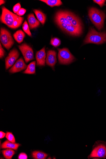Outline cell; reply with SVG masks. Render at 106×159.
<instances>
[{"label":"cell","mask_w":106,"mask_h":159,"mask_svg":"<svg viewBox=\"0 0 106 159\" xmlns=\"http://www.w3.org/2000/svg\"><path fill=\"white\" fill-rule=\"evenodd\" d=\"M0 40L2 45L8 50L11 48L14 44V41L11 33L4 28H1Z\"/></svg>","instance_id":"cell-6"},{"label":"cell","mask_w":106,"mask_h":159,"mask_svg":"<svg viewBox=\"0 0 106 159\" xmlns=\"http://www.w3.org/2000/svg\"><path fill=\"white\" fill-rule=\"evenodd\" d=\"M4 157L7 159H11L15 154V152L13 149H7L2 151Z\"/></svg>","instance_id":"cell-22"},{"label":"cell","mask_w":106,"mask_h":159,"mask_svg":"<svg viewBox=\"0 0 106 159\" xmlns=\"http://www.w3.org/2000/svg\"><path fill=\"white\" fill-rule=\"evenodd\" d=\"M42 2L51 7H58L62 5V3L60 0H41Z\"/></svg>","instance_id":"cell-20"},{"label":"cell","mask_w":106,"mask_h":159,"mask_svg":"<svg viewBox=\"0 0 106 159\" xmlns=\"http://www.w3.org/2000/svg\"><path fill=\"white\" fill-rule=\"evenodd\" d=\"M88 15L92 23L99 31L104 27L105 18V13L95 7H91L88 10Z\"/></svg>","instance_id":"cell-1"},{"label":"cell","mask_w":106,"mask_h":159,"mask_svg":"<svg viewBox=\"0 0 106 159\" xmlns=\"http://www.w3.org/2000/svg\"><path fill=\"white\" fill-rule=\"evenodd\" d=\"M13 36L15 40L19 44H20L23 42L25 36V34L22 31L19 30L15 33Z\"/></svg>","instance_id":"cell-19"},{"label":"cell","mask_w":106,"mask_h":159,"mask_svg":"<svg viewBox=\"0 0 106 159\" xmlns=\"http://www.w3.org/2000/svg\"><path fill=\"white\" fill-rule=\"evenodd\" d=\"M48 155L43 152L39 151H35L32 153V156L35 159H45Z\"/></svg>","instance_id":"cell-21"},{"label":"cell","mask_w":106,"mask_h":159,"mask_svg":"<svg viewBox=\"0 0 106 159\" xmlns=\"http://www.w3.org/2000/svg\"><path fill=\"white\" fill-rule=\"evenodd\" d=\"M74 26L83 30L82 25L80 19L72 12L67 11H59Z\"/></svg>","instance_id":"cell-8"},{"label":"cell","mask_w":106,"mask_h":159,"mask_svg":"<svg viewBox=\"0 0 106 159\" xmlns=\"http://www.w3.org/2000/svg\"><path fill=\"white\" fill-rule=\"evenodd\" d=\"M0 2H1V4H0L1 5L5 4V1H3V0H1V1H0Z\"/></svg>","instance_id":"cell-33"},{"label":"cell","mask_w":106,"mask_h":159,"mask_svg":"<svg viewBox=\"0 0 106 159\" xmlns=\"http://www.w3.org/2000/svg\"><path fill=\"white\" fill-rule=\"evenodd\" d=\"M57 52L53 50H49L47 52V56L45 62L47 64L53 68L57 62Z\"/></svg>","instance_id":"cell-12"},{"label":"cell","mask_w":106,"mask_h":159,"mask_svg":"<svg viewBox=\"0 0 106 159\" xmlns=\"http://www.w3.org/2000/svg\"><path fill=\"white\" fill-rule=\"evenodd\" d=\"M106 42V32H99L95 29L90 27L89 32L84 41V44L93 43L100 45Z\"/></svg>","instance_id":"cell-2"},{"label":"cell","mask_w":106,"mask_h":159,"mask_svg":"<svg viewBox=\"0 0 106 159\" xmlns=\"http://www.w3.org/2000/svg\"><path fill=\"white\" fill-rule=\"evenodd\" d=\"M27 66L25 63L22 57L10 69V73L12 74L18 73L26 69Z\"/></svg>","instance_id":"cell-11"},{"label":"cell","mask_w":106,"mask_h":159,"mask_svg":"<svg viewBox=\"0 0 106 159\" xmlns=\"http://www.w3.org/2000/svg\"><path fill=\"white\" fill-rule=\"evenodd\" d=\"M6 134L2 131L0 132V138L1 139H2L3 138L5 137V136H6Z\"/></svg>","instance_id":"cell-32"},{"label":"cell","mask_w":106,"mask_h":159,"mask_svg":"<svg viewBox=\"0 0 106 159\" xmlns=\"http://www.w3.org/2000/svg\"><path fill=\"white\" fill-rule=\"evenodd\" d=\"M5 51L2 47V44H1V47H0V57L2 59L5 56Z\"/></svg>","instance_id":"cell-30"},{"label":"cell","mask_w":106,"mask_h":159,"mask_svg":"<svg viewBox=\"0 0 106 159\" xmlns=\"http://www.w3.org/2000/svg\"><path fill=\"white\" fill-rule=\"evenodd\" d=\"M106 157V142L101 141H96L93 146L92 151L88 156L89 159Z\"/></svg>","instance_id":"cell-3"},{"label":"cell","mask_w":106,"mask_h":159,"mask_svg":"<svg viewBox=\"0 0 106 159\" xmlns=\"http://www.w3.org/2000/svg\"><path fill=\"white\" fill-rule=\"evenodd\" d=\"M19 48L26 63L34 59V52L31 47L25 43H23L21 45L19 46Z\"/></svg>","instance_id":"cell-9"},{"label":"cell","mask_w":106,"mask_h":159,"mask_svg":"<svg viewBox=\"0 0 106 159\" xmlns=\"http://www.w3.org/2000/svg\"><path fill=\"white\" fill-rule=\"evenodd\" d=\"M46 54L45 52V47H44L40 51L37 52L36 54L37 65L39 66H44L45 65Z\"/></svg>","instance_id":"cell-13"},{"label":"cell","mask_w":106,"mask_h":159,"mask_svg":"<svg viewBox=\"0 0 106 159\" xmlns=\"http://www.w3.org/2000/svg\"><path fill=\"white\" fill-rule=\"evenodd\" d=\"M20 55L18 51L13 49L10 51L8 56L5 59L6 68L7 70L11 67L18 59Z\"/></svg>","instance_id":"cell-10"},{"label":"cell","mask_w":106,"mask_h":159,"mask_svg":"<svg viewBox=\"0 0 106 159\" xmlns=\"http://www.w3.org/2000/svg\"><path fill=\"white\" fill-rule=\"evenodd\" d=\"M27 20L31 30L36 28L40 25L39 21L36 19L33 13L29 14L27 17Z\"/></svg>","instance_id":"cell-14"},{"label":"cell","mask_w":106,"mask_h":159,"mask_svg":"<svg viewBox=\"0 0 106 159\" xmlns=\"http://www.w3.org/2000/svg\"><path fill=\"white\" fill-rule=\"evenodd\" d=\"M26 11L25 9L23 8H21L16 14L19 16H22L24 15Z\"/></svg>","instance_id":"cell-29"},{"label":"cell","mask_w":106,"mask_h":159,"mask_svg":"<svg viewBox=\"0 0 106 159\" xmlns=\"http://www.w3.org/2000/svg\"><path fill=\"white\" fill-rule=\"evenodd\" d=\"M21 9V5L20 3H17L13 7V10L15 13H17Z\"/></svg>","instance_id":"cell-27"},{"label":"cell","mask_w":106,"mask_h":159,"mask_svg":"<svg viewBox=\"0 0 106 159\" xmlns=\"http://www.w3.org/2000/svg\"><path fill=\"white\" fill-rule=\"evenodd\" d=\"M22 28L24 32L28 36H32V34L30 32L28 25L26 20H25L23 25Z\"/></svg>","instance_id":"cell-25"},{"label":"cell","mask_w":106,"mask_h":159,"mask_svg":"<svg viewBox=\"0 0 106 159\" xmlns=\"http://www.w3.org/2000/svg\"><path fill=\"white\" fill-rule=\"evenodd\" d=\"M54 21L55 22H58L70 25H72L71 23L59 11L55 14Z\"/></svg>","instance_id":"cell-15"},{"label":"cell","mask_w":106,"mask_h":159,"mask_svg":"<svg viewBox=\"0 0 106 159\" xmlns=\"http://www.w3.org/2000/svg\"><path fill=\"white\" fill-rule=\"evenodd\" d=\"M93 1L98 4L101 7H102L104 6L106 1H104V0H94Z\"/></svg>","instance_id":"cell-28"},{"label":"cell","mask_w":106,"mask_h":159,"mask_svg":"<svg viewBox=\"0 0 106 159\" xmlns=\"http://www.w3.org/2000/svg\"><path fill=\"white\" fill-rule=\"evenodd\" d=\"M24 20V18L23 17L19 16L16 21H14L12 29H16L20 27L22 24Z\"/></svg>","instance_id":"cell-23"},{"label":"cell","mask_w":106,"mask_h":159,"mask_svg":"<svg viewBox=\"0 0 106 159\" xmlns=\"http://www.w3.org/2000/svg\"><path fill=\"white\" fill-rule=\"evenodd\" d=\"M27 155L24 153H20L18 156V159H27Z\"/></svg>","instance_id":"cell-31"},{"label":"cell","mask_w":106,"mask_h":159,"mask_svg":"<svg viewBox=\"0 0 106 159\" xmlns=\"http://www.w3.org/2000/svg\"><path fill=\"white\" fill-rule=\"evenodd\" d=\"M6 138L7 139L11 142L16 143V139L13 134L10 132H7L6 135Z\"/></svg>","instance_id":"cell-26"},{"label":"cell","mask_w":106,"mask_h":159,"mask_svg":"<svg viewBox=\"0 0 106 159\" xmlns=\"http://www.w3.org/2000/svg\"><path fill=\"white\" fill-rule=\"evenodd\" d=\"M36 61H34L30 63L27 66L23 73L29 75H34L35 73Z\"/></svg>","instance_id":"cell-18"},{"label":"cell","mask_w":106,"mask_h":159,"mask_svg":"<svg viewBox=\"0 0 106 159\" xmlns=\"http://www.w3.org/2000/svg\"><path fill=\"white\" fill-rule=\"evenodd\" d=\"M55 23L62 30L71 35L79 36L82 34L83 30L82 29L63 23Z\"/></svg>","instance_id":"cell-7"},{"label":"cell","mask_w":106,"mask_h":159,"mask_svg":"<svg viewBox=\"0 0 106 159\" xmlns=\"http://www.w3.org/2000/svg\"><path fill=\"white\" fill-rule=\"evenodd\" d=\"M58 58L60 64L68 65L71 64L75 60L74 57L67 48L58 49Z\"/></svg>","instance_id":"cell-4"},{"label":"cell","mask_w":106,"mask_h":159,"mask_svg":"<svg viewBox=\"0 0 106 159\" xmlns=\"http://www.w3.org/2000/svg\"><path fill=\"white\" fill-rule=\"evenodd\" d=\"M61 41L57 38H52L50 42L51 44L55 48L59 46L61 44Z\"/></svg>","instance_id":"cell-24"},{"label":"cell","mask_w":106,"mask_h":159,"mask_svg":"<svg viewBox=\"0 0 106 159\" xmlns=\"http://www.w3.org/2000/svg\"><path fill=\"white\" fill-rule=\"evenodd\" d=\"M34 11L38 20L42 25H44L46 21V16L42 12L38 10L34 9Z\"/></svg>","instance_id":"cell-17"},{"label":"cell","mask_w":106,"mask_h":159,"mask_svg":"<svg viewBox=\"0 0 106 159\" xmlns=\"http://www.w3.org/2000/svg\"><path fill=\"white\" fill-rule=\"evenodd\" d=\"M21 144L18 143H12L8 140L4 142L1 145V148L2 149H11L16 150L18 149Z\"/></svg>","instance_id":"cell-16"},{"label":"cell","mask_w":106,"mask_h":159,"mask_svg":"<svg viewBox=\"0 0 106 159\" xmlns=\"http://www.w3.org/2000/svg\"><path fill=\"white\" fill-rule=\"evenodd\" d=\"M2 12L1 17L2 23L12 29L13 23L19 16L13 13L5 7H2Z\"/></svg>","instance_id":"cell-5"}]
</instances>
